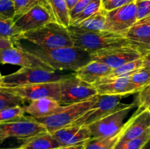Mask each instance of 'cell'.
<instances>
[{"label":"cell","instance_id":"cell-18","mask_svg":"<svg viewBox=\"0 0 150 149\" xmlns=\"http://www.w3.org/2000/svg\"><path fill=\"white\" fill-rule=\"evenodd\" d=\"M112 69L104 63L92 60L74 72V74L80 80L93 85L101 79L108 77Z\"/></svg>","mask_w":150,"mask_h":149},{"label":"cell","instance_id":"cell-47","mask_svg":"<svg viewBox=\"0 0 150 149\" xmlns=\"http://www.w3.org/2000/svg\"><path fill=\"white\" fill-rule=\"evenodd\" d=\"M149 86H150V85H149Z\"/></svg>","mask_w":150,"mask_h":149},{"label":"cell","instance_id":"cell-10","mask_svg":"<svg viewBox=\"0 0 150 149\" xmlns=\"http://www.w3.org/2000/svg\"><path fill=\"white\" fill-rule=\"evenodd\" d=\"M0 64H13L23 68L42 69L55 72L38 56L18 46L0 49Z\"/></svg>","mask_w":150,"mask_h":149},{"label":"cell","instance_id":"cell-43","mask_svg":"<svg viewBox=\"0 0 150 149\" xmlns=\"http://www.w3.org/2000/svg\"><path fill=\"white\" fill-rule=\"evenodd\" d=\"M142 149H150V139L147 141V143L142 148Z\"/></svg>","mask_w":150,"mask_h":149},{"label":"cell","instance_id":"cell-28","mask_svg":"<svg viewBox=\"0 0 150 149\" xmlns=\"http://www.w3.org/2000/svg\"><path fill=\"white\" fill-rule=\"evenodd\" d=\"M150 139V129L142 136L124 142H117L114 149H142Z\"/></svg>","mask_w":150,"mask_h":149},{"label":"cell","instance_id":"cell-17","mask_svg":"<svg viewBox=\"0 0 150 149\" xmlns=\"http://www.w3.org/2000/svg\"><path fill=\"white\" fill-rule=\"evenodd\" d=\"M51 134L63 147L81 144L92 138L91 131L87 126L67 127Z\"/></svg>","mask_w":150,"mask_h":149},{"label":"cell","instance_id":"cell-7","mask_svg":"<svg viewBox=\"0 0 150 149\" xmlns=\"http://www.w3.org/2000/svg\"><path fill=\"white\" fill-rule=\"evenodd\" d=\"M61 105H69L83 102L98 95L94 85L78 78L74 73L59 81Z\"/></svg>","mask_w":150,"mask_h":149},{"label":"cell","instance_id":"cell-38","mask_svg":"<svg viewBox=\"0 0 150 149\" xmlns=\"http://www.w3.org/2000/svg\"><path fill=\"white\" fill-rule=\"evenodd\" d=\"M120 135V133L119 134H117V135L114 136V137H108V138L105 139V142H104L103 144L101 145L100 149H114V146L116 145L117 142L119 141Z\"/></svg>","mask_w":150,"mask_h":149},{"label":"cell","instance_id":"cell-29","mask_svg":"<svg viewBox=\"0 0 150 149\" xmlns=\"http://www.w3.org/2000/svg\"><path fill=\"white\" fill-rule=\"evenodd\" d=\"M25 113L26 112L23 106H16L0 110V123L22 119L26 116Z\"/></svg>","mask_w":150,"mask_h":149},{"label":"cell","instance_id":"cell-35","mask_svg":"<svg viewBox=\"0 0 150 149\" xmlns=\"http://www.w3.org/2000/svg\"><path fill=\"white\" fill-rule=\"evenodd\" d=\"M92 0H79L74 6L73 9L70 11V25L73 23L76 18L81 14L82 11L87 7L88 4L92 1Z\"/></svg>","mask_w":150,"mask_h":149},{"label":"cell","instance_id":"cell-2","mask_svg":"<svg viewBox=\"0 0 150 149\" xmlns=\"http://www.w3.org/2000/svg\"><path fill=\"white\" fill-rule=\"evenodd\" d=\"M13 44L38 56L55 71L69 70L76 72L92 61L89 52L76 46L43 48L35 45V46L31 47L23 46L19 41H16Z\"/></svg>","mask_w":150,"mask_h":149},{"label":"cell","instance_id":"cell-41","mask_svg":"<svg viewBox=\"0 0 150 149\" xmlns=\"http://www.w3.org/2000/svg\"><path fill=\"white\" fill-rule=\"evenodd\" d=\"M86 142L83 143H81V144L78 145H70V146H64V147H61L57 149H83L85 147V145H86Z\"/></svg>","mask_w":150,"mask_h":149},{"label":"cell","instance_id":"cell-24","mask_svg":"<svg viewBox=\"0 0 150 149\" xmlns=\"http://www.w3.org/2000/svg\"><path fill=\"white\" fill-rule=\"evenodd\" d=\"M21 32L14 23V19L0 18V38L9 39L14 43L18 40Z\"/></svg>","mask_w":150,"mask_h":149},{"label":"cell","instance_id":"cell-20","mask_svg":"<svg viewBox=\"0 0 150 149\" xmlns=\"http://www.w3.org/2000/svg\"><path fill=\"white\" fill-rule=\"evenodd\" d=\"M57 23L68 28L70 26V10L65 0H42Z\"/></svg>","mask_w":150,"mask_h":149},{"label":"cell","instance_id":"cell-40","mask_svg":"<svg viewBox=\"0 0 150 149\" xmlns=\"http://www.w3.org/2000/svg\"><path fill=\"white\" fill-rule=\"evenodd\" d=\"M143 67L150 70V52L143 56Z\"/></svg>","mask_w":150,"mask_h":149},{"label":"cell","instance_id":"cell-19","mask_svg":"<svg viewBox=\"0 0 150 149\" xmlns=\"http://www.w3.org/2000/svg\"><path fill=\"white\" fill-rule=\"evenodd\" d=\"M23 107L26 113L35 118L54 115L59 112L63 108L58 101L51 98H42L32 100L29 105Z\"/></svg>","mask_w":150,"mask_h":149},{"label":"cell","instance_id":"cell-46","mask_svg":"<svg viewBox=\"0 0 150 149\" xmlns=\"http://www.w3.org/2000/svg\"><path fill=\"white\" fill-rule=\"evenodd\" d=\"M148 46H149V48H150V39H149V42H148Z\"/></svg>","mask_w":150,"mask_h":149},{"label":"cell","instance_id":"cell-12","mask_svg":"<svg viewBox=\"0 0 150 149\" xmlns=\"http://www.w3.org/2000/svg\"><path fill=\"white\" fill-rule=\"evenodd\" d=\"M105 30L125 34L137 21L136 1L105 13Z\"/></svg>","mask_w":150,"mask_h":149},{"label":"cell","instance_id":"cell-44","mask_svg":"<svg viewBox=\"0 0 150 149\" xmlns=\"http://www.w3.org/2000/svg\"><path fill=\"white\" fill-rule=\"evenodd\" d=\"M2 77H3V76L1 75V72H0V86H1V83H2Z\"/></svg>","mask_w":150,"mask_h":149},{"label":"cell","instance_id":"cell-32","mask_svg":"<svg viewBox=\"0 0 150 149\" xmlns=\"http://www.w3.org/2000/svg\"><path fill=\"white\" fill-rule=\"evenodd\" d=\"M0 18H16V9L13 0H0Z\"/></svg>","mask_w":150,"mask_h":149},{"label":"cell","instance_id":"cell-3","mask_svg":"<svg viewBox=\"0 0 150 149\" xmlns=\"http://www.w3.org/2000/svg\"><path fill=\"white\" fill-rule=\"evenodd\" d=\"M21 39L27 40L33 45L43 48L74 47L68 28L55 21L21 34L17 41Z\"/></svg>","mask_w":150,"mask_h":149},{"label":"cell","instance_id":"cell-39","mask_svg":"<svg viewBox=\"0 0 150 149\" xmlns=\"http://www.w3.org/2000/svg\"><path fill=\"white\" fill-rule=\"evenodd\" d=\"M14 46V44L12 41L9 40V39H2V38H0V49H2V48H10V47Z\"/></svg>","mask_w":150,"mask_h":149},{"label":"cell","instance_id":"cell-36","mask_svg":"<svg viewBox=\"0 0 150 149\" xmlns=\"http://www.w3.org/2000/svg\"><path fill=\"white\" fill-rule=\"evenodd\" d=\"M139 108H146L150 110V86H148L139 92Z\"/></svg>","mask_w":150,"mask_h":149},{"label":"cell","instance_id":"cell-33","mask_svg":"<svg viewBox=\"0 0 150 149\" xmlns=\"http://www.w3.org/2000/svg\"><path fill=\"white\" fill-rule=\"evenodd\" d=\"M137 20L150 16V0H136Z\"/></svg>","mask_w":150,"mask_h":149},{"label":"cell","instance_id":"cell-8","mask_svg":"<svg viewBox=\"0 0 150 149\" xmlns=\"http://www.w3.org/2000/svg\"><path fill=\"white\" fill-rule=\"evenodd\" d=\"M133 108V104L122 105L114 112L87 126L92 138H108L120 134L125 124V120Z\"/></svg>","mask_w":150,"mask_h":149},{"label":"cell","instance_id":"cell-16","mask_svg":"<svg viewBox=\"0 0 150 149\" xmlns=\"http://www.w3.org/2000/svg\"><path fill=\"white\" fill-rule=\"evenodd\" d=\"M98 95H126L136 93L130 76L105 77L93 84Z\"/></svg>","mask_w":150,"mask_h":149},{"label":"cell","instance_id":"cell-1","mask_svg":"<svg viewBox=\"0 0 150 149\" xmlns=\"http://www.w3.org/2000/svg\"><path fill=\"white\" fill-rule=\"evenodd\" d=\"M74 46L89 53L120 48H132L139 50L144 56L150 51L144 44L126 37L125 34L109 31L89 32L70 25L68 27Z\"/></svg>","mask_w":150,"mask_h":149},{"label":"cell","instance_id":"cell-22","mask_svg":"<svg viewBox=\"0 0 150 149\" xmlns=\"http://www.w3.org/2000/svg\"><path fill=\"white\" fill-rule=\"evenodd\" d=\"M21 147L23 149H57L63 146L48 131L25 140Z\"/></svg>","mask_w":150,"mask_h":149},{"label":"cell","instance_id":"cell-25","mask_svg":"<svg viewBox=\"0 0 150 149\" xmlns=\"http://www.w3.org/2000/svg\"><path fill=\"white\" fill-rule=\"evenodd\" d=\"M143 68V57L139 59L130 61L123 64L121 67L112 70L111 72L107 77H127L130 76Z\"/></svg>","mask_w":150,"mask_h":149},{"label":"cell","instance_id":"cell-34","mask_svg":"<svg viewBox=\"0 0 150 149\" xmlns=\"http://www.w3.org/2000/svg\"><path fill=\"white\" fill-rule=\"evenodd\" d=\"M101 1H102L103 10L108 12L134 2L136 0H101Z\"/></svg>","mask_w":150,"mask_h":149},{"label":"cell","instance_id":"cell-14","mask_svg":"<svg viewBox=\"0 0 150 149\" xmlns=\"http://www.w3.org/2000/svg\"><path fill=\"white\" fill-rule=\"evenodd\" d=\"M90 55L92 60L101 61L112 70L144 56L139 50L132 48H120L98 51Z\"/></svg>","mask_w":150,"mask_h":149},{"label":"cell","instance_id":"cell-6","mask_svg":"<svg viewBox=\"0 0 150 149\" xmlns=\"http://www.w3.org/2000/svg\"><path fill=\"white\" fill-rule=\"evenodd\" d=\"M45 132H48L46 128L34 117L25 116L22 119L0 123V143L9 138L24 142Z\"/></svg>","mask_w":150,"mask_h":149},{"label":"cell","instance_id":"cell-4","mask_svg":"<svg viewBox=\"0 0 150 149\" xmlns=\"http://www.w3.org/2000/svg\"><path fill=\"white\" fill-rule=\"evenodd\" d=\"M98 96L96 95L79 103L63 105L59 112L50 116L35 118L46 128L48 132L53 133L60 129L68 127L79 119L95 105Z\"/></svg>","mask_w":150,"mask_h":149},{"label":"cell","instance_id":"cell-5","mask_svg":"<svg viewBox=\"0 0 150 149\" xmlns=\"http://www.w3.org/2000/svg\"><path fill=\"white\" fill-rule=\"evenodd\" d=\"M72 74H63L57 71L51 72L42 69L23 68L11 74L2 77V83L0 86L15 87L37 83L59 82L70 77Z\"/></svg>","mask_w":150,"mask_h":149},{"label":"cell","instance_id":"cell-21","mask_svg":"<svg viewBox=\"0 0 150 149\" xmlns=\"http://www.w3.org/2000/svg\"><path fill=\"white\" fill-rule=\"evenodd\" d=\"M126 37L144 44L150 51L148 42L150 39V16L137 20L125 33Z\"/></svg>","mask_w":150,"mask_h":149},{"label":"cell","instance_id":"cell-11","mask_svg":"<svg viewBox=\"0 0 150 149\" xmlns=\"http://www.w3.org/2000/svg\"><path fill=\"white\" fill-rule=\"evenodd\" d=\"M1 87L7 91L18 95L25 101L31 102L42 98H51L59 102L60 100L59 82L37 83L15 87Z\"/></svg>","mask_w":150,"mask_h":149},{"label":"cell","instance_id":"cell-37","mask_svg":"<svg viewBox=\"0 0 150 149\" xmlns=\"http://www.w3.org/2000/svg\"><path fill=\"white\" fill-rule=\"evenodd\" d=\"M106 138H91L87 140L83 149H100Z\"/></svg>","mask_w":150,"mask_h":149},{"label":"cell","instance_id":"cell-26","mask_svg":"<svg viewBox=\"0 0 150 149\" xmlns=\"http://www.w3.org/2000/svg\"><path fill=\"white\" fill-rule=\"evenodd\" d=\"M130 81L136 93H139L150 85V70L142 68L130 76Z\"/></svg>","mask_w":150,"mask_h":149},{"label":"cell","instance_id":"cell-45","mask_svg":"<svg viewBox=\"0 0 150 149\" xmlns=\"http://www.w3.org/2000/svg\"><path fill=\"white\" fill-rule=\"evenodd\" d=\"M0 149H23L21 147H19V148H0Z\"/></svg>","mask_w":150,"mask_h":149},{"label":"cell","instance_id":"cell-23","mask_svg":"<svg viewBox=\"0 0 150 149\" xmlns=\"http://www.w3.org/2000/svg\"><path fill=\"white\" fill-rule=\"evenodd\" d=\"M105 13L106 11L102 9L98 13H95L91 17L85 19L79 23L72 25V26H76L79 29H83L84 31H89V32L104 31L105 30V22H106Z\"/></svg>","mask_w":150,"mask_h":149},{"label":"cell","instance_id":"cell-30","mask_svg":"<svg viewBox=\"0 0 150 149\" xmlns=\"http://www.w3.org/2000/svg\"><path fill=\"white\" fill-rule=\"evenodd\" d=\"M102 10V1L101 0H92L87 5V7L81 13V14L76 18L71 25H75L83 21L85 19L91 17Z\"/></svg>","mask_w":150,"mask_h":149},{"label":"cell","instance_id":"cell-31","mask_svg":"<svg viewBox=\"0 0 150 149\" xmlns=\"http://www.w3.org/2000/svg\"><path fill=\"white\" fill-rule=\"evenodd\" d=\"M16 9V18L29 11L41 2V0H13Z\"/></svg>","mask_w":150,"mask_h":149},{"label":"cell","instance_id":"cell-42","mask_svg":"<svg viewBox=\"0 0 150 149\" xmlns=\"http://www.w3.org/2000/svg\"><path fill=\"white\" fill-rule=\"evenodd\" d=\"M65 1L66 2H67V6H68V8L70 11V10L74 7V6L76 5V3L78 2L79 0H65Z\"/></svg>","mask_w":150,"mask_h":149},{"label":"cell","instance_id":"cell-9","mask_svg":"<svg viewBox=\"0 0 150 149\" xmlns=\"http://www.w3.org/2000/svg\"><path fill=\"white\" fill-rule=\"evenodd\" d=\"M122 95H99L95 105L68 127L89 126L109 115L121 107Z\"/></svg>","mask_w":150,"mask_h":149},{"label":"cell","instance_id":"cell-15","mask_svg":"<svg viewBox=\"0 0 150 149\" xmlns=\"http://www.w3.org/2000/svg\"><path fill=\"white\" fill-rule=\"evenodd\" d=\"M150 129V110L139 108L137 112L125 123L120 132L118 142H124L136 138Z\"/></svg>","mask_w":150,"mask_h":149},{"label":"cell","instance_id":"cell-13","mask_svg":"<svg viewBox=\"0 0 150 149\" xmlns=\"http://www.w3.org/2000/svg\"><path fill=\"white\" fill-rule=\"evenodd\" d=\"M53 21L55 20L52 15L42 2L14 19L15 25L21 34L36 29Z\"/></svg>","mask_w":150,"mask_h":149},{"label":"cell","instance_id":"cell-27","mask_svg":"<svg viewBox=\"0 0 150 149\" xmlns=\"http://www.w3.org/2000/svg\"><path fill=\"white\" fill-rule=\"evenodd\" d=\"M26 101L18 95L4 90L0 86V110L23 106Z\"/></svg>","mask_w":150,"mask_h":149}]
</instances>
